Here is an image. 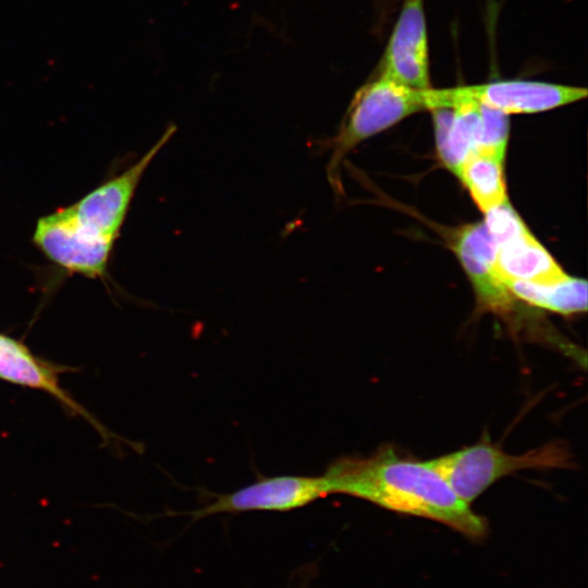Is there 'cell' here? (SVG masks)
<instances>
[{"label": "cell", "mask_w": 588, "mask_h": 588, "mask_svg": "<svg viewBox=\"0 0 588 588\" xmlns=\"http://www.w3.org/2000/svg\"><path fill=\"white\" fill-rule=\"evenodd\" d=\"M328 494L359 498L381 507L446 524L468 536L486 532L485 519L460 499L429 461L382 446L369 456H342L322 474Z\"/></svg>", "instance_id": "obj_1"}, {"label": "cell", "mask_w": 588, "mask_h": 588, "mask_svg": "<svg viewBox=\"0 0 588 588\" xmlns=\"http://www.w3.org/2000/svg\"><path fill=\"white\" fill-rule=\"evenodd\" d=\"M425 90L408 87L383 74L362 86L331 140L330 182L335 186L339 184V168L358 144L412 114L427 110Z\"/></svg>", "instance_id": "obj_3"}, {"label": "cell", "mask_w": 588, "mask_h": 588, "mask_svg": "<svg viewBox=\"0 0 588 588\" xmlns=\"http://www.w3.org/2000/svg\"><path fill=\"white\" fill-rule=\"evenodd\" d=\"M430 111L439 158L457 176L465 159L477 148L481 126L480 106L462 99L451 102L448 108Z\"/></svg>", "instance_id": "obj_11"}, {"label": "cell", "mask_w": 588, "mask_h": 588, "mask_svg": "<svg viewBox=\"0 0 588 588\" xmlns=\"http://www.w3.org/2000/svg\"><path fill=\"white\" fill-rule=\"evenodd\" d=\"M0 379L50 394L72 415L88 421L105 441L115 438L60 385L57 366L33 354L22 342L1 333Z\"/></svg>", "instance_id": "obj_10"}, {"label": "cell", "mask_w": 588, "mask_h": 588, "mask_svg": "<svg viewBox=\"0 0 588 588\" xmlns=\"http://www.w3.org/2000/svg\"><path fill=\"white\" fill-rule=\"evenodd\" d=\"M505 286L514 301L559 315L572 316L587 309V282L568 274L549 283L509 280Z\"/></svg>", "instance_id": "obj_13"}, {"label": "cell", "mask_w": 588, "mask_h": 588, "mask_svg": "<svg viewBox=\"0 0 588 588\" xmlns=\"http://www.w3.org/2000/svg\"><path fill=\"white\" fill-rule=\"evenodd\" d=\"M480 106L481 126L475 151L505 157L510 135L509 115L498 110Z\"/></svg>", "instance_id": "obj_15"}, {"label": "cell", "mask_w": 588, "mask_h": 588, "mask_svg": "<svg viewBox=\"0 0 588 588\" xmlns=\"http://www.w3.org/2000/svg\"><path fill=\"white\" fill-rule=\"evenodd\" d=\"M495 265L504 283L509 280L549 283L567 275L528 228L497 245Z\"/></svg>", "instance_id": "obj_12"}, {"label": "cell", "mask_w": 588, "mask_h": 588, "mask_svg": "<svg viewBox=\"0 0 588 588\" xmlns=\"http://www.w3.org/2000/svg\"><path fill=\"white\" fill-rule=\"evenodd\" d=\"M328 495L322 475H279L264 477L232 492L218 494L211 503L186 515L198 519L220 513L291 511Z\"/></svg>", "instance_id": "obj_6"}, {"label": "cell", "mask_w": 588, "mask_h": 588, "mask_svg": "<svg viewBox=\"0 0 588 588\" xmlns=\"http://www.w3.org/2000/svg\"><path fill=\"white\" fill-rule=\"evenodd\" d=\"M416 89L430 88L424 0H406L384 51L381 72Z\"/></svg>", "instance_id": "obj_9"}, {"label": "cell", "mask_w": 588, "mask_h": 588, "mask_svg": "<svg viewBox=\"0 0 588 588\" xmlns=\"http://www.w3.org/2000/svg\"><path fill=\"white\" fill-rule=\"evenodd\" d=\"M456 495L470 504L492 483L522 469L564 468L571 454L561 443H549L523 454H510L488 434L469 446L429 460Z\"/></svg>", "instance_id": "obj_2"}, {"label": "cell", "mask_w": 588, "mask_h": 588, "mask_svg": "<svg viewBox=\"0 0 588 588\" xmlns=\"http://www.w3.org/2000/svg\"><path fill=\"white\" fill-rule=\"evenodd\" d=\"M174 132L175 127L169 126L134 164L71 205L79 223L95 234L115 241L145 171Z\"/></svg>", "instance_id": "obj_7"}, {"label": "cell", "mask_w": 588, "mask_h": 588, "mask_svg": "<svg viewBox=\"0 0 588 588\" xmlns=\"http://www.w3.org/2000/svg\"><path fill=\"white\" fill-rule=\"evenodd\" d=\"M503 160L491 154L474 151L465 159L458 171L457 179L483 213L510 201Z\"/></svg>", "instance_id": "obj_14"}, {"label": "cell", "mask_w": 588, "mask_h": 588, "mask_svg": "<svg viewBox=\"0 0 588 588\" xmlns=\"http://www.w3.org/2000/svg\"><path fill=\"white\" fill-rule=\"evenodd\" d=\"M583 87L535 81H498L453 88L426 89L427 109L448 108L455 100H471L507 115L536 113L586 98Z\"/></svg>", "instance_id": "obj_4"}, {"label": "cell", "mask_w": 588, "mask_h": 588, "mask_svg": "<svg viewBox=\"0 0 588 588\" xmlns=\"http://www.w3.org/2000/svg\"><path fill=\"white\" fill-rule=\"evenodd\" d=\"M33 241L50 261L88 278L106 274L115 242L83 226L71 206L38 219Z\"/></svg>", "instance_id": "obj_5"}, {"label": "cell", "mask_w": 588, "mask_h": 588, "mask_svg": "<svg viewBox=\"0 0 588 588\" xmlns=\"http://www.w3.org/2000/svg\"><path fill=\"white\" fill-rule=\"evenodd\" d=\"M450 244L473 285L478 305L495 314L510 313L515 301L498 271L497 246L485 223L455 230Z\"/></svg>", "instance_id": "obj_8"}]
</instances>
